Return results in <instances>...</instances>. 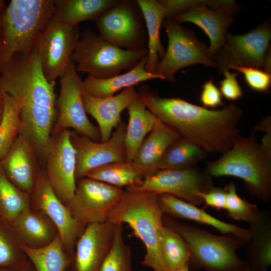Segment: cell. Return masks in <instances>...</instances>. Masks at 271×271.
Masks as SVG:
<instances>
[{"label":"cell","instance_id":"6da1fadb","mask_svg":"<svg viewBox=\"0 0 271 271\" xmlns=\"http://www.w3.org/2000/svg\"><path fill=\"white\" fill-rule=\"evenodd\" d=\"M55 84L46 79L35 47L28 53L15 54L0 72V94L20 102V133L43 158L57 118Z\"/></svg>","mask_w":271,"mask_h":271},{"label":"cell","instance_id":"7a4b0ae2","mask_svg":"<svg viewBox=\"0 0 271 271\" xmlns=\"http://www.w3.org/2000/svg\"><path fill=\"white\" fill-rule=\"evenodd\" d=\"M139 93L157 118L207 153L224 154L240 136L238 125L242 113L235 104L208 109L180 98L162 97L145 84Z\"/></svg>","mask_w":271,"mask_h":271},{"label":"cell","instance_id":"3957f363","mask_svg":"<svg viewBox=\"0 0 271 271\" xmlns=\"http://www.w3.org/2000/svg\"><path fill=\"white\" fill-rule=\"evenodd\" d=\"M158 193L126 189L109 213L107 221L127 224L144 244L146 253L141 263L154 271H167L161 251L164 213Z\"/></svg>","mask_w":271,"mask_h":271},{"label":"cell","instance_id":"277c9868","mask_svg":"<svg viewBox=\"0 0 271 271\" xmlns=\"http://www.w3.org/2000/svg\"><path fill=\"white\" fill-rule=\"evenodd\" d=\"M204 170L211 177L231 176L241 179L250 194L265 204L271 198V152L253 135L241 136L233 146Z\"/></svg>","mask_w":271,"mask_h":271},{"label":"cell","instance_id":"5b68a950","mask_svg":"<svg viewBox=\"0 0 271 271\" xmlns=\"http://www.w3.org/2000/svg\"><path fill=\"white\" fill-rule=\"evenodd\" d=\"M54 0H12L0 14L2 44L0 72L16 53H28L35 47L52 19Z\"/></svg>","mask_w":271,"mask_h":271},{"label":"cell","instance_id":"8992f818","mask_svg":"<svg viewBox=\"0 0 271 271\" xmlns=\"http://www.w3.org/2000/svg\"><path fill=\"white\" fill-rule=\"evenodd\" d=\"M164 225L177 232L186 242L191 255L190 265L206 271H243L249 265L237 255L246 243L231 234L218 235L180 223L164 214Z\"/></svg>","mask_w":271,"mask_h":271},{"label":"cell","instance_id":"52a82bcc","mask_svg":"<svg viewBox=\"0 0 271 271\" xmlns=\"http://www.w3.org/2000/svg\"><path fill=\"white\" fill-rule=\"evenodd\" d=\"M147 49L130 51L119 48L92 29H85L80 36L71 57L78 72L106 79L133 68L145 56Z\"/></svg>","mask_w":271,"mask_h":271},{"label":"cell","instance_id":"ba28073f","mask_svg":"<svg viewBox=\"0 0 271 271\" xmlns=\"http://www.w3.org/2000/svg\"><path fill=\"white\" fill-rule=\"evenodd\" d=\"M100 35L127 50L146 48L144 19L136 1L118 0L94 21Z\"/></svg>","mask_w":271,"mask_h":271},{"label":"cell","instance_id":"9c48e42d","mask_svg":"<svg viewBox=\"0 0 271 271\" xmlns=\"http://www.w3.org/2000/svg\"><path fill=\"white\" fill-rule=\"evenodd\" d=\"M162 24L168 44L164 57L157 64L156 74L163 76L164 80L174 82L175 73L182 68L197 64L217 67L209 57L207 47L192 31L173 19H165Z\"/></svg>","mask_w":271,"mask_h":271},{"label":"cell","instance_id":"30bf717a","mask_svg":"<svg viewBox=\"0 0 271 271\" xmlns=\"http://www.w3.org/2000/svg\"><path fill=\"white\" fill-rule=\"evenodd\" d=\"M71 60L60 77V92L56 99L58 110L52 132L73 128L80 136L101 142L97 127L88 119L83 103L82 80Z\"/></svg>","mask_w":271,"mask_h":271},{"label":"cell","instance_id":"8fae6325","mask_svg":"<svg viewBox=\"0 0 271 271\" xmlns=\"http://www.w3.org/2000/svg\"><path fill=\"white\" fill-rule=\"evenodd\" d=\"M213 186L212 177L205 170L194 167L158 170L127 189L167 194L198 206L203 203L198 194Z\"/></svg>","mask_w":271,"mask_h":271},{"label":"cell","instance_id":"7c38bea8","mask_svg":"<svg viewBox=\"0 0 271 271\" xmlns=\"http://www.w3.org/2000/svg\"><path fill=\"white\" fill-rule=\"evenodd\" d=\"M123 192L121 188L83 177L77 181L73 197L65 204L73 218L86 226L107 221Z\"/></svg>","mask_w":271,"mask_h":271},{"label":"cell","instance_id":"4fadbf2b","mask_svg":"<svg viewBox=\"0 0 271 271\" xmlns=\"http://www.w3.org/2000/svg\"><path fill=\"white\" fill-rule=\"evenodd\" d=\"M79 28L66 25L54 18L40 35L35 47L38 51L46 79L55 82L71 60L80 38Z\"/></svg>","mask_w":271,"mask_h":271},{"label":"cell","instance_id":"5bb4252c","mask_svg":"<svg viewBox=\"0 0 271 271\" xmlns=\"http://www.w3.org/2000/svg\"><path fill=\"white\" fill-rule=\"evenodd\" d=\"M69 129L52 132L45 154L48 181L64 204L73 197L76 188L75 151Z\"/></svg>","mask_w":271,"mask_h":271},{"label":"cell","instance_id":"9a60e30c","mask_svg":"<svg viewBox=\"0 0 271 271\" xmlns=\"http://www.w3.org/2000/svg\"><path fill=\"white\" fill-rule=\"evenodd\" d=\"M270 39V30L265 24L243 35L227 33L223 46L212 61L222 71L233 66L264 68Z\"/></svg>","mask_w":271,"mask_h":271},{"label":"cell","instance_id":"2e32d148","mask_svg":"<svg viewBox=\"0 0 271 271\" xmlns=\"http://www.w3.org/2000/svg\"><path fill=\"white\" fill-rule=\"evenodd\" d=\"M31 207L46 215L56 226L65 250L74 254L75 243L85 226L76 221L40 170L30 194Z\"/></svg>","mask_w":271,"mask_h":271},{"label":"cell","instance_id":"e0dca14e","mask_svg":"<svg viewBox=\"0 0 271 271\" xmlns=\"http://www.w3.org/2000/svg\"><path fill=\"white\" fill-rule=\"evenodd\" d=\"M126 124L121 122L109 140L97 142L71 131L70 139L75 151L76 181L100 166L125 161L124 138Z\"/></svg>","mask_w":271,"mask_h":271},{"label":"cell","instance_id":"ac0fdd59","mask_svg":"<svg viewBox=\"0 0 271 271\" xmlns=\"http://www.w3.org/2000/svg\"><path fill=\"white\" fill-rule=\"evenodd\" d=\"M115 227L108 221L87 225L75 243L71 271H99L112 245Z\"/></svg>","mask_w":271,"mask_h":271},{"label":"cell","instance_id":"d6986e66","mask_svg":"<svg viewBox=\"0 0 271 271\" xmlns=\"http://www.w3.org/2000/svg\"><path fill=\"white\" fill-rule=\"evenodd\" d=\"M139 96L135 86L126 88L117 95L106 97H93L83 90L85 111L97 122L101 142L109 140L112 130L122 121V111Z\"/></svg>","mask_w":271,"mask_h":271},{"label":"cell","instance_id":"ffe728a7","mask_svg":"<svg viewBox=\"0 0 271 271\" xmlns=\"http://www.w3.org/2000/svg\"><path fill=\"white\" fill-rule=\"evenodd\" d=\"M36 155L37 153L30 142L20 133L0 161L3 169L10 181L29 194L33 189L40 171Z\"/></svg>","mask_w":271,"mask_h":271},{"label":"cell","instance_id":"44dd1931","mask_svg":"<svg viewBox=\"0 0 271 271\" xmlns=\"http://www.w3.org/2000/svg\"><path fill=\"white\" fill-rule=\"evenodd\" d=\"M208 1H194L192 7L172 19L179 23L195 24L204 31L210 39L208 54L212 60L224 44L227 29L233 17L231 13L208 8Z\"/></svg>","mask_w":271,"mask_h":271},{"label":"cell","instance_id":"7402d4cb","mask_svg":"<svg viewBox=\"0 0 271 271\" xmlns=\"http://www.w3.org/2000/svg\"><path fill=\"white\" fill-rule=\"evenodd\" d=\"M158 201L164 214L172 217L192 220L211 226L224 234H231L244 241L246 244L251 236L250 228L222 221L198 208L172 195L159 194Z\"/></svg>","mask_w":271,"mask_h":271},{"label":"cell","instance_id":"603a6c76","mask_svg":"<svg viewBox=\"0 0 271 271\" xmlns=\"http://www.w3.org/2000/svg\"><path fill=\"white\" fill-rule=\"evenodd\" d=\"M11 224L21 243L33 248L47 245L59 235L54 223L31 207L18 215Z\"/></svg>","mask_w":271,"mask_h":271},{"label":"cell","instance_id":"cb8c5ba5","mask_svg":"<svg viewBox=\"0 0 271 271\" xmlns=\"http://www.w3.org/2000/svg\"><path fill=\"white\" fill-rule=\"evenodd\" d=\"M181 138L176 130L157 118L153 129L144 140L132 163L145 177L155 173L166 150Z\"/></svg>","mask_w":271,"mask_h":271},{"label":"cell","instance_id":"d4e9b609","mask_svg":"<svg viewBox=\"0 0 271 271\" xmlns=\"http://www.w3.org/2000/svg\"><path fill=\"white\" fill-rule=\"evenodd\" d=\"M147 56L143 57L131 69L121 74L106 79L88 75L82 81L84 91L93 97H106L114 95L121 89L135 86L142 82L154 79L164 80L161 75L146 71Z\"/></svg>","mask_w":271,"mask_h":271},{"label":"cell","instance_id":"484cf974","mask_svg":"<svg viewBox=\"0 0 271 271\" xmlns=\"http://www.w3.org/2000/svg\"><path fill=\"white\" fill-rule=\"evenodd\" d=\"M251 236L246 245V260L255 271H267L271 265L270 213L261 210L257 220L250 224Z\"/></svg>","mask_w":271,"mask_h":271},{"label":"cell","instance_id":"4316f807","mask_svg":"<svg viewBox=\"0 0 271 271\" xmlns=\"http://www.w3.org/2000/svg\"><path fill=\"white\" fill-rule=\"evenodd\" d=\"M128 122L124 138L125 161L132 163L146 135L153 129L157 117L150 111L140 96L127 107Z\"/></svg>","mask_w":271,"mask_h":271},{"label":"cell","instance_id":"83f0119b","mask_svg":"<svg viewBox=\"0 0 271 271\" xmlns=\"http://www.w3.org/2000/svg\"><path fill=\"white\" fill-rule=\"evenodd\" d=\"M142 13L148 31V53L145 68L156 73L157 64L165 54L161 43L160 29L165 19L164 9L159 1L136 0Z\"/></svg>","mask_w":271,"mask_h":271},{"label":"cell","instance_id":"f1b7e54d","mask_svg":"<svg viewBox=\"0 0 271 271\" xmlns=\"http://www.w3.org/2000/svg\"><path fill=\"white\" fill-rule=\"evenodd\" d=\"M118 0H54V18L70 26L94 21Z\"/></svg>","mask_w":271,"mask_h":271},{"label":"cell","instance_id":"f546056e","mask_svg":"<svg viewBox=\"0 0 271 271\" xmlns=\"http://www.w3.org/2000/svg\"><path fill=\"white\" fill-rule=\"evenodd\" d=\"M22 247L35 271H66L73 261V254L65 250L59 235L45 246L33 248L22 244Z\"/></svg>","mask_w":271,"mask_h":271},{"label":"cell","instance_id":"4dcf8cb0","mask_svg":"<svg viewBox=\"0 0 271 271\" xmlns=\"http://www.w3.org/2000/svg\"><path fill=\"white\" fill-rule=\"evenodd\" d=\"M206 154L195 144L181 138L166 150L158 164L157 170L194 167Z\"/></svg>","mask_w":271,"mask_h":271},{"label":"cell","instance_id":"1f68e13d","mask_svg":"<svg viewBox=\"0 0 271 271\" xmlns=\"http://www.w3.org/2000/svg\"><path fill=\"white\" fill-rule=\"evenodd\" d=\"M145 177L133 163L126 162L106 164L89 171L85 177L121 188L140 182Z\"/></svg>","mask_w":271,"mask_h":271},{"label":"cell","instance_id":"d6a6232c","mask_svg":"<svg viewBox=\"0 0 271 271\" xmlns=\"http://www.w3.org/2000/svg\"><path fill=\"white\" fill-rule=\"evenodd\" d=\"M30 207V194L10 181L0 163V217L11 223L18 215Z\"/></svg>","mask_w":271,"mask_h":271},{"label":"cell","instance_id":"836d02e7","mask_svg":"<svg viewBox=\"0 0 271 271\" xmlns=\"http://www.w3.org/2000/svg\"><path fill=\"white\" fill-rule=\"evenodd\" d=\"M161 251L167 271H175L190 262L189 248L183 238L174 230L164 225Z\"/></svg>","mask_w":271,"mask_h":271},{"label":"cell","instance_id":"e575fe53","mask_svg":"<svg viewBox=\"0 0 271 271\" xmlns=\"http://www.w3.org/2000/svg\"><path fill=\"white\" fill-rule=\"evenodd\" d=\"M1 94L3 98L4 108L0 122V161L20 134L22 127L20 102L6 93Z\"/></svg>","mask_w":271,"mask_h":271},{"label":"cell","instance_id":"d590c367","mask_svg":"<svg viewBox=\"0 0 271 271\" xmlns=\"http://www.w3.org/2000/svg\"><path fill=\"white\" fill-rule=\"evenodd\" d=\"M29 262L11 224L0 217V268H17Z\"/></svg>","mask_w":271,"mask_h":271},{"label":"cell","instance_id":"8d00e7d4","mask_svg":"<svg viewBox=\"0 0 271 271\" xmlns=\"http://www.w3.org/2000/svg\"><path fill=\"white\" fill-rule=\"evenodd\" d=\"M131 251L123 236V224H115L113 241L99 271H132Z\"/></svg>","mask_w":271,"mask_h":271},{"label":"cell","instance_id":"74e56055","mask_svg":"<svg viewBox=\"0 0 271 271\" xmlns=\"http://www.w3.org/2000/svg\"><path fill=\"white\" fill-rule=\"evenodd\" d=\"M224 190L226 193L225 209L228 216L236 220L244 221L250 224L258 218L261 210L255 204L251 203L237 194L233 182L228 184Z\"/></svg>","mask_w":271,"mask_h":271},{"label":"cell","instance_id":"f35d334b","mask_svg":"<svg viewBox=\"0 0 271 271\" xmlns=\"http://www.w3.org/2000/svg\"><path fill=\"white\" fill-rule=\"evenodd\" d=\"M232 69L243 74L249 87L259 92H267L271 84V75L258 68L245 66H230Z\"/></svg>","mask_w":271,"mask_h":271},{"label":"cell","instance_id":"ab89813d","mask_svg":"<svg viewBox=\"0 0 271 271\" xmlns=\"http://www.w3.org/2000/svg\"><path fill=\"white\" fill-rule=\"evenodd\" d=\"M222 72L224 78L219 83L222 96L229 100H238L243 95L242 88L236 79L238 73H231L227 69Z\"/></svg>","mask_w":271,"mask_h":271},{"label":"cell","instance_id":"60d3db41","mask_svg":"<svg viewBox=\"0 0 271 271\" xmlns=\"http://www.w3.org/2000/svg\"><path fill=\"white\" fill-rule=\"evenodd\" d=\"M200 101L206 108H215L223 104L222 94L212 80L206 82L202 85Z\"/></svg>","mask_w":271,"mask_h":271},{"label":"cell","instance_id":"b9f144b4","mask_svg":"<svg viewBox=\"0 0 271 271\" xmlns=\"http://www.w3.org/2000/svg\"><path fill=\"white\" fill-rule=\"evenodd\" d=\"M198 196L206 205L219 210L225 209L226 196L224 189L213 186L206 192L199 193Z\"/></svg>","mask_w":271,"mask_h":271},{"label":"cell","instance_id":"7bdbcfd3","mask_svg":"<svg viewBox=\"0 0 271 271\" xmlns=\"http://www.w3.org/2000/svg\"><path fill=\"white\" fill-rule=\"evenodd\" d=\"M163 6L165 19H172L184 12L192 6V1L162 0L159 1Z\"/></svg>","mask_w":271,"mask_h":271},{"label":"cell","instance_id":"ee69618b","mask_svg":"<svg viewBox=\"0 0 271 271\" xmlns=\"http://www.w3.org/2000/svg\"><path fill=\"white\" fill-rule=\"evenodd\" d=\"M271 127L270 118L267 117L263 119L256 127V130H260L265 132L262 139V147L268 152H271Z\"/></svg>","mask_w":271,"mask_h":271},{"label":"cell","instance_id":"f6af8a7d","mask_svg":"<svg viewBox=\"0 0 271 271\" xmlns=\"http://www.w3.org/2000/svg\"><path fill=\"white\" fill-rule=\"evenodd\" d=\"M0 271H35L30 262L27 264L17 268H0Z\"/></svg>","mask_w":271,"mask_h":271},{"label":"cell","instance_id":"bcb514c9","mask_svg":"<svg viewBox=\"0 0 271 271\" xmlns=\"http://www.w3.org/2000/svg\"><path fill=\"white\" fill-rule=\"evenodd\" d=\"M4 108V101L2 94H0V122L2 120Z\"/></svg>","mask_w":271,"mask_h":271},{"label":"cell","instance_id":"7dc6e473","mask_svg":"<svg viewBox=\"0 0 271 271\" xmlns=\"http://www.w3.org/2000/svg\"><path fill=\"white\" fill-rule=\"evenodd\" d=\"M189 264H186L185 265L175 270V271H190L189 269Z\"/></svg>","mask_w":271,"mask_h":271},{"label":"cell","instance_id":"c3c4849f","mask_svg":"<svg viewBox=\"0 0 271 271\" xmlns=\"http://www.w3.org/2000/svg\"><path fill=\"white\" fill-rule=\"evenodd\" d=\"M7 6L5 3V2L3 0H0V14L6 9Z\"/></svg>","mask_w":271,"mask_h":271},{"label":"cell","instance_id":"681fc988","mask_svg":"<svg viewBox=\"0 0 271 271\" xmlns=\"http://www.w3.org/2000/svg\"><path fill=\"white\" fill-rule=\"evenodd\" d=\"M1 44H2V32H1V29L0 28V53H1Z\"/></svg>","mask_w":271,"mask_h":271},{"label":"cell","instance_id":"f907efd6","mask_svg":"<svg viewBox=\"0 0 271 271\" xmlns=\"http://www.w3.org/2000/svg\"><path fill=\"white\" fill-rule=\"evenodd\" d=\"M243 271H255L252 269L250 266Z\"/></svg>","mask_w":271,"mask_h":271},{"label":"cell","instance_id":"816d5d0a","mask_svg":"<svg viewBox=\"0 0 271 271\" xmlns=\"http://www.w3.org/2000/svg\"><path fill=\"white\" fill-rule=\"evenodd\" d=\"M66 271H71L70 267H69Z\"/></svg>","mask_w":271,"mask_h":271}]
</instances>
